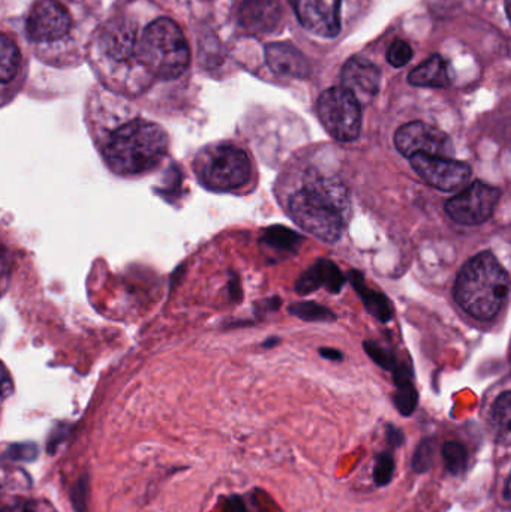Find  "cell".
I'll list each match as a JSON object with an SVG mask.
<instances>
[{
    "label": "cell",
    "mask_w": 511,
    "mask_h": 512,
    "mask_svg": "<svg viewBox=\"0 0 511 512\" xmlns=\"http://www.w3.org/2000/svg\"><path fill=\"white\" fill-rule=\"evenodd\" d=\"M395 146L401 155L410 159L416 155L450 158L455 153L449 135L425 122H411L401 126L395 134Z\"/></svg>",
    "instance_id": "cell-9"
},
{
    "label": "cell",
    "mask_w": 511,
    "mask_h": 512,
    "mask_svg": "<svg viewBox=\"0 0 511 512\" xmlns=\"http://www.w3.org/2000/svg\"><path fill=\"white\" fill-rule=\"evenodd\" d=\"M408 81L417 87H432V89L449 87L452 84L450 65L443 57L435 54L431 59L414 68L408 75Z\"/></svg>",
    "instance_id": "cell-17"
},
{
    "label": "cell",
    "mask_w": 511,
    "mask_h": 512,
    "mask_svg": "<svg viewBox=\"0 0 511 512\" xmlns=\"http://www.w3.org/2000/svg\"><path fill=\"white\" fill-rule=\"evenodd\" d=\"M413 170L432 188L443 192L465 189L471 180V167L446 156L416 155L411 158Z\"/></svg>",
    "instance_id": "cell-8"
},
{
    "label": "cell",
    "mask_w": 511,
    "mask_h": 512,
    "mask_svg": "<svg viewBox=\"0 0 511 512\" xmlns=\"http://www.w3.org/2000/svg\"><path fill=\"white\" fill-rule=\"evenodd\" d=\"M432 457H434V447H432L431 442H425V444L420 445L416 456H414V469L419 472L426 471L431 466Z\"/></svg>",
    "instance_id": "cell-28"
},
{
    "label": "cell",
    "mask_w": 511,
    "mask_h": 512,
    "mask_svg": "<svg viewBox=\"0 0 511 512\" xmlns=\"http://www.w3.org/2000/svg\"><path fill=\"white\" fill-rule=\"evenodd\" d=\"M509 292V273L491 252H482L470 259L456 279V303L479 321L495 318L503 309Z\"/></svg>",
    "instance_id": "cell-1"
},
{
    "label": "cell",
    "mask_w": 511,
    "mask_h": 512,
    "mask_svg": "<svg viewBox=\"0 0 511 512\" xmlns=\"http://www.w3.org/2000/svg\"><path fill=\"white\" fill-rule=\"evenodd\" d=\"M317 111L324 128L335 140L348 143L359 137L362 104L350 90L345 87L327 89L318 99Z\"/></svg>",
    "instance_id": "cell-6"
},
{
    "label": "cell",
    "mask_w": 511,
    "mask_h": 512,
    "mask_svg": "<svg viewBox=\"0 0 511 512\" xmlns=\"http://www.w3.org/2000/svg\"><path fill=\"white\" fill-rule=\"evenodd\" d=\"M18 66H20V53H18L17 45L8 36L3 35L2 66H0L3 84H8L17 75Z\"/></svg>",
    "instance_id": "cell-22"
},
{
    "label": "cell",
    "mask_w": 511,
    "mask_h": 512,
    "mask_svg": "<svg viewBox=\"0 0 511 512\" xmlns=\"http://www.w3.org/2000/svg\"><path fill=\"white\" fill-rule=\"evenodd\" d=\"M288 215L303 231L326 243L341 239L348 216L338 204L308 185L290 198Z\"/></svg>",
    "instance_id": "cell-5"
},
{
    "label": "cell",
    "mask_w": 511,
    "mask_h": 512,
    "mask_svg": "<svg viewBox=\"0 0 511 512\" xmlns=\"http://www.w3.org/2000/svg\"><path fill=\"white\" fill-rule=\"evenodd\" d=\"M300 24L314 35L335 38L341 32L342 0H290Z\"/></svg>",
    "instance_id": "cell-11"
},
{
    "label": "cell",
    "mask_w": 511,
    "mask_h": 512,
    "mask_svg": "<svg viewBox=\"0 0 511 512\" xmlns=\"http://www.w3.org/2000/svg\"><path fill=\"white\" fill-rule=\"evenodd\" d=\"M194 170L204 188L213 192H233L251 180V159L236 144L222 143L198 153Z\"/></svg>",
    "instance_id": "cell-4"
},
{
    "label": "cell",
    "mask_w": 511,
    "mask_h": 512,
    "mask_svg": "<svg viewBox=\"0 0 511 512\" xmlns=\"http://www.w3.org/2000/svg\"><path fill=\"white\" fill-rule=\"evenodd\" d=\"M320 352L324 358H329V360L341 361L342 358H344V357H342L341 352L336 351V349L324 348V349H321Z\"/></svg>",
    "instance_id": "cell-30"
},
{
    "label": "cell",
    "mask_w": 511,
    "mask_h": 512,
    "mask_svg": "<svg viewBox=\"0 0 511 512\" xmlns=\"http://www.w3.org/2000/svg\"><path fill=\"white\" fill-rule=\"evenodd\" d=\"M344 285L345 277L338 265L329 259H320L300 276L296 283V291L308 295L317 289L326 288L332 294H338Z\"/></svg>",
    "instance_id": "cell-14"
},
{
    "label": "cell",
    "mask_w": 511,
    "mask_h": 512,
    "mask_svg": "<svg viewBox=\"0 0 511 512\" xmlns=\"http://www.w3.org/2000/svg\"><path fill=\"white\" fill-rule=\"evenodd\" d=\"M443 459L450 474H464L468 466V451L459 442H446L443 445Z\"/></svg>",
    "instance_id": "cell-23"
},
{
    "label": "cell",
    "mask_w": 511,
    "mask_h": 512,
    "mask_svg": "<svg viewBox=\"0 0 511 512\" xmlns=\"http://www.w3.org/2000/svg\"><path fill=\"white\" fill-rule=\"evenodd\" d=\"M506 11L507 15H509V20L511 23V0H506Z\"/></svg>",
    "instance_id": "cell-33"
},
{
    "label": "cell",
    "mask_w": 511,
    "mask_h": 512,
    "mask_svg": "<svg viewBox=\"0 0 511 512\" xmlns=\"http://www.w3.org/2000/svg\"><path fill=\"white\" fill-rule=\"evenodd\" d=\"M101 44L105 53L114 60H125L134 53L135 27L125 18L108 21L102 30Z\"/></svg>",
    "instance_id": "cell-15"
},
{
    "label": "cell",
    "mask_w": 511,
    "mask_h": 512,
    "mask_svg": "<svg viewBox=\"0 0 511 512\" xmlns=\"http://www.w3.org/2000/svg\"><path fill=\"white\" fill-rule=\"evenodd\" d=\"M282 17L278 0H243L237 20L243 29L252 33H267L276 29Z\"/></svg>",
    "instance_id": "cell-13"
},
{
    "label": "cell",
    "mask_w": 511,
    "mask_h": 512,
    "mask_svg": "<svg viewBox=\"0 0 511 512\" xmlns=\"http://www.w3.org/2000/svg\"><path fill=\"white\" fill-rule=\"evenodd\" d=\"M71 26L65 6L56 0H39L27 17V35L35 42H53L63 38Z\"/></svg>",
    "instance_id": "cell-10"
},
{
    "label": "cell",
    "mask_w": 511,
    "mask_h": 512,
    "mask_svg": "<svg viewBox=\"0 0 511 512\" xmlns=\"http://www.w3.org/2000/svg\"><path fill=\"white\" fill-rule=\"evenodd\" d=\"M164 129L147 120H132L111 134L105 147L108 167L122 176H135L153 170L167 153Z\"/></svg>",
    "instance_id": "cell-2"
},
{
    "label": "cell",
    "mask_w": 511,
    "mask_h": 512,
    "mask_svg": "<svg viewBox=\"0 0 511 512\" xmlns=\"http://www.w3.org/2000/svg\"><path fill=\"white\" fill-rule=\"evenodd\" d=\"M290 312L305 321H335V315L317 303H296L290 307Z\"/></svg>",
    "instance_id": "cell-24"
},
{
    "label": "cell",
    "mask_w": 511,
    "mask_h": 512,
    "mask_svg": "<svg viewBox=\"0 0 511 512\" xmlns=\"http://www.w3.org/2000/svg\"><path fill=\"white\" fill-rule=\"evenodd\" d=\"M396 394L395 405L402 415H411L417 406V391L414 388L413 376L410 369L396 367L395 370Z\"/></svg>",
    "instance_id": "cell-20"
},
{
    "label": "cell",
    "mask_w": 511,
    "mask_h": 512,
    "mask_svg": "<svg viewBox=\"0 0 511 512\" xmlns=\"http://www.w3.org/2000/svg\"><path fill=\"white\" fill-rule=\"evenodd\" d=\"M491 427L500 444L511 445V391L501 394L492 405Z\"/></svg>",
    "instance_id": "cell-19"
},
{
    "label": "cell",
    "mask_w": 511,
    "mask_h": 512,
    "mask_svg": "<svg viewBox=\"0 0 511 512\" xmlns=\"http://www.w3.org/2000/svg\"><path fill=\"white\" fill-rule=\"evenodd\" d=\"M17 447L18 450H20V453H17V451L12 450L11 448V451L8 453L11 459L30 460L35 457L36 450L33 445H17Z\"/></svg>",
    "instance_id": "cell-29"
},
{
    "label": "cell",
    "mask_w": 511,
    "mask_h": 512,
    "mask_svg": "<svg viewBox=\"0 0 511 512\" xmlns=\"http://www.w3.org/2000/svg\"><path fill=\"white\" fill-rule=\"evenodd\" d=\"M413 59V48L410 47L408 42L402 41V39H396L390 44L389 50H387V62L395 68H404L405 65L411 62Z\"/></svg>",
    "instance_id": "cell-25"
},
{
    "label": "cell",
    "mask_w": 511,
    "mask_h": 512,
    "mask_svg": "<svg viewBox=\"0 0 511 512\" xmlns=\"http://www.w3.org/2000/svg\"><path fill=\"white\" fill-rule=\"evenodd\" d=\"M504 496H506V501L511 505V474L509 480H507L506 489H504Z\"/></svg>",
    "instance_id": "cell-32"
},
{
    "label": "cell",
    "mask_w": 511,
    "mask_h": 512,
    "mask_svg": "<svg viewBox=\"0 0 511 512\" xmlns=\"http://www.w3.org/2000/svg\"><path fill=\"white\" fill-rule=\"evenodd\" d=\"M342 87L350 90L360 104L371 102L380 92L381 72L371 60L351 57L342 68Z\"/></svg>",
    "instance_id": "cell-12"
},
{
    "label": "cell",
    "mask_w": 511,
    "mask_h": 512,
    "mask_svg": "<svg viewBox=\"0 0 511 512\" xmlns=\"http://www.w3.org/2000/svg\"><path fill=\"white\" fill-rule=\"evenodd\" d=\"M5 512H36L33 510L30 505L27 504H17V505H11V507L8 508V510H5Z\"/></svg>",
    "instance_id": "cell-31"
},
{
    "label": "cell",
    "mask_w": 511,
    "mask_h": 512,
    "mask_svg": "<svg viewBox=\"0 0 511 512\" xmlns=\"http://www.w3.org/2000/svg\"><path fill=\"white\" fill-rule=\"evenodd\" d=\"M350 280L354 288L359 292L366 310H368L372 316L380 319L381 322H389L390 319L393 318L392 301H390L386 295L381 294V292L369 288L362 273H359V271H350Z\"/></svg>",
    "instance_id": "cell-18"
},
{
    "label": "cell",
    "mask_w": 511,
    "mask_h": 512,
    "mask_svg": "<svg viewBox=\"0 0 511 512\" xmlns=\"http://www.w3.org/2000/svg\"><path fill=\"white\" fill-rule=\"evenodd\" d=\"M365 349L366 352H368L369 357H371L378 366L395 372L396 367H398V361H396L395 355H393L389 349L383 348V346H380L375 342H366Z\"/></svg>",
    "instance_id": "cell-26"
},
{
    "label": "cell",
    "mask_w": 511,
    "mask_h": 512,
    "mask_svg": "<svg viewBox=\"0 0 511 512\" xmlns=\"http://www.w3.org/2000/svg\"><path fill=\"white\" fill-rule=\"evenodd\" d=\"M266 59L273 71L290 77H306L309 74V63L306 57L285 42L267 45Z\"/></svg>",
    "instance_id": "cell-16"
},
{
    "label": "cell",
    "mask_w": 511,
    "mask_h": 512,
    "mask_svg": "<svg viewBox=\"0 0 511 512\" xmlns=\"http://www.w3.org/2000/svg\"><path fill=\"white\" fill-rule=\"evenodd\" d=\"M138 56L147 71L162 80H173L186 71L191 59L185 35L173 20L159 18L144 30Z\"/></svg>",
    "instance_id": "cell-3"
},
{
    "label": "cell",
    "mask_w": 511,
    "mask_h": 512,
    "mask_svg": "<svg viewBox=\"0 0 511 512\" xmlns=\"http://www.w3.org/2000/svg\"><path fill=\"white\" fill-rule=\"evenodd\" d=\"M264 243L270 248L278 249V251L296 252L302 243V237L294 231L288 230L285 227H272L264 233Z\"/></svg>",
    "instance_id": "cell-21"
},
{
    "label": "cell",
    "mask_w": 511,
    "mask_h": 512,
    "mask_svg": "<svg viewBox=\"0 0 511 512\" xmlns=\"http://www.w3.org/2000/svg\"><path fill=\"white\" fill-rule=\"evenodd\" d=\"M393 474H395V460H393L392 454H380L374 469L375 484L380 487L387 486L392 481Z\"/></svg>",
    "instance_id": "cell-27"
},
{
    "label": "cell",
    "mask_w": 511,
    "mask_h": 512,
    "mask_svg": "<svg viewBox=\"0 0 511 512\" xmlns=\"http://www.w3.org/2000/svg\"><path fill=\"white\" fill-rule=\"evenodd\" d=\"M500 198V189L476 180L447 201L446 212L458 224L474 227L485 224L494 215Z\"/></svg>",
    "instance_id": "cell-7"
}]
</instances>
